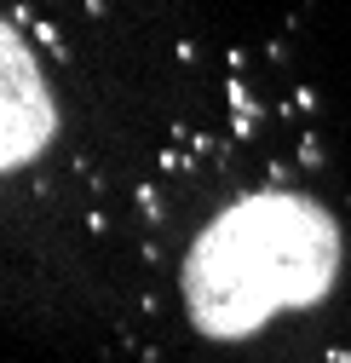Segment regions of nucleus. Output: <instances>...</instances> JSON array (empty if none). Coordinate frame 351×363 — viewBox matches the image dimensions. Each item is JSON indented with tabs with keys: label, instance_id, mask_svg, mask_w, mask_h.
I'll use <instances>...</instances> for the list:
<instances>
[{
	"label": "nucleus",
	"instance_id": "f257e3e1",
	"mask_svg": "<svg viewBox=\"0 0 351 363\" xmlns=\"http://www.w3.org/2000/svg\"><path fill=\"white\" fill-rule=\"evenodd\" d=\"M121 352L351 363V173L317 110L259 86L185 99L144 185Z\"/></svg>",
	"mask_w": 351,
	"mask_h": 363
}]
</instances>
